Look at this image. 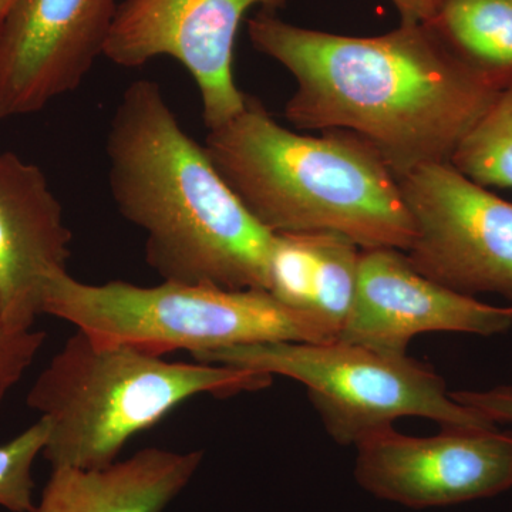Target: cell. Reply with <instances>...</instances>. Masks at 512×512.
Segmentation results:
<instances>
[{"mask_svg": "<svg viewBox=\"0 0 512 512\" xmlns=\"http://www.w3.org/2000/svg\"><path fill=\"white\" fill-rule=\"evenodd\" d=\"M247 26L252 46L295 80L285 119L299 130L356 134L397 178L421 165L450 163L501 92L429 25L342 36L259 10Z\"/></svg>", "mask_w": 512, "mask_h": 512, "instance_id": "1", "label": "cell"}, {"mask_svg": "<svg viewBox=\"0 0 512 512\" xmlns=\"http://www.w3.org/2000/svg\"><path fill=\"white\" fill-rule=\"evenodd\" d=\"M106 154L114 204L143 232L147 265L161 281L268 292L274 234L184 130L160 84L140 79L124 90Z\"/></svg>", "mask_w": 512, "mask_h": 512, "instance_id": "2", "label": "cell"}, {"mask_svg": "<svg viewBox=\"0 0 512 512\" xmlns=\"http://www.w3.org/2000/svg\"><path fill=\"white\" fill-rule=\"evenodd\" d=\"M205 150L232 192L272 234L338 232L362 249L406 252L414 227L399 180L366 140L345 130H289L261 101L208 130Z\"/></svg>", "mask_w": 512, "mask_h": 512, "instance_id": "3", "label": "cell"}, {"mask_svg": "<svg viewBox=\"0 0 512 512\" xmlns=\"http://www.w3.org/2000/svg\"><path fill=\"white\" fill-rule=\"evenodd\" d=\"M271 384L265 373L170 362L77 330L37 376L28 406L49 420L43 457L52 468L93 470L116 463L128 441L194 397L234 396Z\"/></svg>", "mask_w": 512, "mask_h": 512, "instance_id": "4", "label": "cell"}, {"mask_svg": "<svg viewBox=\"0 0 512 512\" xmlns=\"http://www.w3.org/2000/svg\"><path fill=\"white\" fill-rule=\"evenodd\" d=\"M42 315L158 356L177 349L194 357L254 343L335 342L318 320L286 308L266 291L165 281L86 284L67 271L47 278Z\"/></svg>", "mask_w": 512, "mask_h": 512, "instance_id": "5", "label": "cell"}, {"mask_svg": "<svg viewBox=\"0 0 512 512\" xmlns=\"http://www.w3.org/2000/svg\"><path fill=\"white\" fill-rule=\"evenodd\" d=\"M194 359L302 383L340 446H357L404 416L426 417L448 430L497 429L494 421L457 403L439 375L409 356L382 355L335 340L254 343Z\"/></svg>", "mask_w": 512, "mask_h": 512, "instance_id": "6", "label": "cell"}, {"mask_svg": "<svg viewBox=\"0 0 512 512\" xmlns=\"http://www.w3.org/2000/svg\"><path fill=\"white\" fill-rule=\"evenodd\" d=\"M399 180L414 227L406 254L421 275L461 295L512 301V204L451 163L421 165Z\"/></svg>", "mask_w": 512, "mask_h": 512, "instance_id": "7", "label": "cell"}, {"mask_svg": "<svg viewBox=\"0 0 512 512\" xmlns=\"http://www.w3.org/2000/svg\"><path fill=\"white\" fill-rule=\"evenodd\" d=\"M289 0H124L103 56L123 69L157 57L183 64L200 92L202 121L214 130L242 113L248 96L234 80L239 26L252 8L284 9Z\"/></svg>", "mask_w": 512, "mask_h": 512, "instance_id": "8", "label": "cell"}, {"mask_svg": "<svg viewBox=\"0 0 512 512\" xmlns=\"http://www.w3.org/2000/svg\"><path fill=\"white\" fill-rule=\"evenodd\" d=\"M117 0H13L0 22V121L79 89L103 56Z\"/></svg>", "mask_w": 512, "mask_h": 512, "instance_id": "9", "label": "cell"}, {"mask_svg": "<svg viewBox=\"0 0 512 512\" xmlns=\"http://www.w3.org/2000/svg\"><path fill=\"white\" fill-rule=\"evenodd\" d=\"M356 447L357 483L406 507L466 503L512 487V436L498 429L410 437L387 427Z\"/></svg>", "mask_w": 512, "mask_h": 512, "instance_id": "10", "label": "cell"}, {"mask_svg": "<svg viewBox=\"0 0 512 512\" xmlns=\"http://www.w3.org/2000/svg\"><path fill=\"white\" fill-rule=\"evenodd\" d=\"M512 326L508 308H497L431 281L394 248L363 249L355 302L339 342L389 356H407L421 333L493 336Z\"/></svg>", "mask_w": 512, "mask_h": 512, "instance_id": "11", "label": "cell"}, {"mask_svg": "<svg viewBox=\"0 0 512 512\" xmlns=\"http://www.w3.org/2000/svg\"><path fill=\"white\" fill-rule=\"evenodd\" d=\"M72 241L45 173L0 151V316L9 328L35 326L47 278L67 271Z\"/></svg>", "mask_w": 512, "mask_h": 512, "instance_id": "12", "label": "cell"}, {"mask_svg": "<svg viewBox=\"0 0 512 512\" xmlns=\"http://www.w3.org/2000/svg\"><path fill=\"white\" fill-rule=\"evenodd\" d=\"M202 458V451L150 447L104 468H52L33 512H163Z\"/></svg>", "mask_w": 512, "mask_h": 512, "instance_id": "13", "label": "cell"}, {"mask_svg": "<svg viewBox=\"0 0 512 512\" xmlns=\"http://www.w3.org/2000/svg\"><path fill=\"white\" fill-rule=\"evenodd\" d=\"M429 26L495 89L512 86V0H443Z\"/></svg>", "mask_w": 512, "mask_h": 512, "instance_id": "14", "label": "cell"}, {"mask_svg": "<svg viewBox=\"0 0 512 512\" xmlns=\"http://www.w3.org/2000/svg\"><path fill=\"white\" fill-rule=\"evenodd\" d=\"M315 275L311 313L338 340L355 302L363 249L338 232H313Z\"/></svg>", "mask_w": 512, "mask_h": 512, "instance_id": "15", "label": "cell"}, {"mask_svg": "<svg viewBox=\"0 0 512 512\" xmlns=\"http://www.w3.org/2000/svg\"><path fill=\"white\" fill-rule=\"evenodd\" d=\"M450 163L483 187L512 188V86L501 90Z\"/></svg>", "mask_w": 512, "mask_h": 512, "instance_id": "16", "label": "cell"}, {"mask_svg": "<svg viewBox=\"0 0 512 512\" xmlns=\"http://www.w3.org/2000/svg\"><path fill=\"white\" fill-rule=\"evenodd\" d=\"M49 436V420L40 416L28 429L0 444V507L10 512L35 510L33 464L45 451Z\"/></svg>", "mask_w": 512, "mask_h": 512, "instance_id": "17", "label": "cell"}, {"mask_svg": "<svg viewBox=\"0 0 512 512\" xmlns=\"http://www.w3.org/2000/svg\"><path fill=\"white\" fill-rule=\"evenodd\" d=\"M46 338L43 330L9 328L0 316V406L33 365Z\"/></svg>", "mask_w": 512, "mask_h": 512, "instance_id": "18", "label": "cell"}, {"mask_svg": "<svg viewBox=\"0 0 512 512\" xmlns=\"http://www.w3.org/2000/svg\"><path fill=\"white\" fill-rule=\"evenodd\" d=\"M451 397L494 423H512V386H498L490 390H463L451 393Z\"/></svg>", "mask_w": 512, "mask_h": 512, "instance_id": "19", "label": "cell"}, {"mask_svg": "<svg viewBox=\"0 0 512 512\" xmlns=\"http://www.w3.org/2000/svg\"><path fill=\"white\" fill-rule=\"evenodd\" d=\"M402 25H429L436 18L443 0H392Z\"/></svg>", "mask_w": 512, "mask_h": 512, "instance_id": "20", "label": "cell"}, {"mask_svg": "<svg viewBox=\"0 0 512 512\" xmlns=\"http://www.w3.org/2000/svg\"><path fill=\"white\" fill-rule=\"evenodd\" d=\"M12 2L13 0H0V22L5 18L6 12H8Z\"/></svg>", "mask_w": 512, "mask_h": 512, "instance_id": "21", "label": "cell"}, {"mask_svg": "<svg viewBox=\"0 0 512 512\" xmlns=\"http://www.w3.org/2000/svg\"><path fill=\"white\" fill-rule=\"evenodd\" d=\"M508 311H510L511 316H512V306H510V308H508Z\"/></svg>", "mask_w": 512, "mask_h": 512, "instance_id": "22", "label": "cell"}]
</instances>
